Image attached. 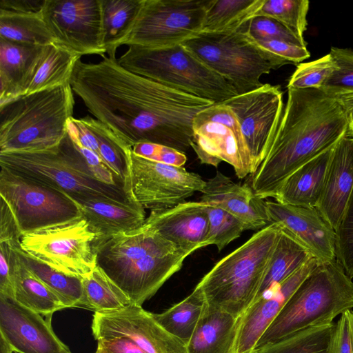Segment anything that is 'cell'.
I'll use <instances>...</instances> for the list:
<instances>
[{
    "mask_svg": "<svg viewBox=\"0 0 353 353\" xmlns=\"http://www.w3.org/2000/svg\"><path fill=\"white\" fill-rule=\"evenodd\" d=\"M88 111L131 148L153 143L185 153L194 117L214 103L133 73L108 56L79 60L70 79Z\"/></svg>",
    "mask_w": 353,
    "mask_h": 353,
    "instance_id": "cell-1",
    "label": "cell"
},
{
    "mask_svg": "<svg viewBox=\"0 0 353 353\" xmlns=\"http://www.w3.org/2000/svg\"><path fill=\"white\" fill-rule=\"evenodd\" d=\"M345 112L334 96L319 89H288L277 130L251 187L265 199L295 170L334 147L348 130Z\"/></svg>",
    "mask_w": 353,
    "mask_h": 353,
    "instance_id": "cell-2",
    "label": "cell"
},
{
    "mask_svg": "<svg viewBox=\"0 0 353 353\" xmlns=\"http://www.w3.org/2000/svg\"><path fill=\"white\" fill-rule=\"evenodd\" d=\"M190 254L177 248L148 223L97 244V263L128 296L142 306L182 267Z\"/></svg>",
    "mask_w": 353,
    "mask_h": 353,
    "instance_id": "cell-3",
    "label": "cell"
},
{
    "mask_svg": "<svg viewBox=\"0 0 353 353\" xmlns=\"http://www.w3.org/2000/svg\"><path fill=\"white\" fill-rule=\"evenodd\" d=\"M73 93L67 83L0 107V153L42 152L59 146L73 117Z\"/></svg>",
    "mask_w": 353,
    "mask_h": 353,
    "instance_id": "cell-4",
    "label": "cell"
},
{
    "mask_svg": "<svg viewBox=\"0 0 353 353\" xmlns=\"http://www.w3.org/2000/svg\"><path fill=\"white\" fill-rule=\"evenodd\" d=\"M352 307V279L336 259L321 262L286 302L255 351L307 328L330 323Z\"/></svg>",
    "mask_w": 353,
    "mask_h": 353,
    "instance_id": "cell-5",
    "label": "cell"
},
{
    "mask_svg": "<svg viewBox=\"0 0 353 353\" xmlns=\"http://www.w3.org/2000/svg\"><path fill=\"white\" fill-rule=\"evenodd\" d=\"M281 232L272 223L219 261L196 285L206 302L241 316L255 299Z\"/></svg>",
    "mask_w": 353,
    "mask_h": 353,
    "instance_id": "cell-6",
    "label": "cell"
},
{
    "mask_svg": "<svg viewBox=\"0 0 353 353\" xmlns=\"http://www.w3.org/2000/svg\"><path fill=\"white\" fill-rule=\"evenodd\" d=\"M0 166L63 192L76 203L99 198L137 202L124 187L103 183L92 175L68 132L53 150L0 153Z\"/></svg>",
    "mask_w": 353,
    "mask_h": 353,
    "instance_id": "cell-7",
    "label": "cell"
},
{
    "mask_svg": "<svg viewBox=\"0 0 353 353\" xmlns=\"http://www.w3.org/2000/svg\"><path fill=\"white\" fill-rule=\"evenodd\" d=\"M117 61L133 73L214 103L237 95L225 79L182 44L157 48L130 46Z\"/></svg>",
    "mask_w": 353,
    "mask_h": 353,
    "instance_id": "cell-8",
    "label": "cell"
},
{
    "mask_svg": "<svg viewBox=\"0 0 353 353\" xmlns=\"http://www.w3.org/2000/svg\"><path fill=\"white\" fill-rule=\"evenodd\" d=\"M242 94L262 86L260 79L289 63L259 46L246 32H201L181 43Z\"/></svg>",
    "mask_w": 353,
    "mask_h": 353,
    "instance_id": "cell-9",
    "label": "cell"
},
{
    "mask_svg": "<svg viewBox=\"0 0 353 353\" xmlns=\"http://www.w3.org/2000/svg\"><path fill=\"white\" fill-rule=\"evenodd\" d=\"M99 239L81 215L23 234L20 246L26 254L53 269L83 278L97 265Z\"/></svg>",
    "mask_w": 353,
    "mask_h": 353,
    "instance_id": "cell-10",
    "label": "cell"
},
{
    "mask_svg": "<svg viewBox=\"0 0 353 353\" xmlns=\"http://www.w3.org/2000/svg\"><path fill=\"white\" fill-rule=\"evenodd\" d=\"M0 196L22 234L81 216L78 205L65 193L2 166Z\"/></svg>",
    "mask_w": 353,
    "mask_h": 353,
    "instance_id": "cell-11",
    "label": "cell"
},
{
    "mask_svg": "<svg viewBox=\"0 0 353 353\" xmlns=\"http://www.w3.org/2000/svg\"><path fill=\"white\" fill-rule=\"evenodd\" d=\"M211 0H144L136 23L123 45L165 48L202 30Z\"/></svg>",
    "mask_w": 353,
    "mask_h": 353,
    "instance_id": "cell-12",
    "label": "cell"
},
{
    "mask_svg": "<svg viewBox=\"0 0 353 353\" xmlns=\"http://www.w3.org/2000/svg\"><path fill=\"white\" fill-rule=\"evenodd\" d=\"M206 181L184 167L170 165L141 157L131 150L128 159L126 190L144 209L159 211L172 208L203 192Z\"/></svg>",
    "mask_w": 353,
    "mask_h": 353,
    "instance_id": "cell-13",
    "label": "cell"
},
{
    "mask_svg": "<svg viewBox=\"0 0 353 353\" xmlns=\"http://www.w3.org/2000/svg\"><path fill=\"white\" fill-rule=\"evenodd\" d=\"M190 146L201 163L216 168L226 162L239 179L254 174L238 121L223 102L214 103L194 117Z\"/></svg>",
    "mask_w": 353,
    "mask_h": 353,
    "instance_id": "cell-14",
    "label": "cell"
},
{
    "mask_svg": "<svg viewBox=\"0 0 353 353\" xmlns=\"http://www.w3.org/2000/svg\"><path fill=\"white\" fill-rule=\"evenodd\" d=\"M43 19L55 44L79 56H105L101 0H46Z\"/></svg>",
    "mask_w": 353,
    "mask_h": 353,
    "instance_id": "cell-15",
    "label": "cell"
},
{
    "mask_svg": "<svg viewBox=\"0 0 353 353\" xmlns=\"http://www.w3.org/2000/svg\"><path fill=\"white\" fill-rule=\"evenodd\" d=\"M223 103L238 121L254 173L265 158L281 119L283 92L279 85L266 83Z\"/></svg>",
    "mask_w": 353,
    "mask_h": 353,
    "instance_id": "cell-16",
    "label": "cell"
},
{
    "mask_svg": "<svg viewBox=\"0 0 353 353\" xmlns=\"http://www.w3.org/2000/svg\"><path fill=\"white\" fill-rule=\"evenodd\" d=\"M91 329L95 339L122 336L146 353H187L186 345L164 330L152 313L132 303L118 310L94 312Z\"/></svg>",
    "mask_w": 353,
    "mask_h": 353,
    "instance_id": "cell-17",
    "label": "cell"
},
{
    "mask_svg": "<svg viewBox=\"0 0 353 353\" xmlns=\"http://www.w3.org/2000/svg\"><path fill=\"white\" fill-rule=\"evenodd\" d=\"M0 336L15 353H72L54 332L51 319L1 295Z\"/></svg>",
    "mask_w": 353,
    "mask_h": 353,
    "instance_id": "cell-18",
    "label": "cell"
},
{
    "mask_svg": "<svg viewBox=\"0 0 353 353\" xmlns=\"http://www.w3.org/2000/svg\"><path fill=\"white\" fill-rule=\"evenodd\" d=\"M315 257L254 301L239 318L232 353H254L256 346L294 291L321 263Z\"/></svg>",
    "mask_w": 353,
    "mask_h": 353,
    "instance_id": "cell-19",
    "label": "cell"
},
{
    "mask_svg": "<svg viewBox=\"0 0 353 353\" xmlns=\"http://www.w3.org/2000/svg\"><path fill=\"white\" fill-rule=\"evenodd\" d=\"M271 223L288 231L321 262L336 259L335 230L316 208L266 201Z\"/></svg>",
    "mask_w": 353,
    "mask_h": 353,
    "instance_id": "cell-20",
    "label": "cell"
},
{
    "mask_svg": "<svg viewBox=\"0 0 353 353\" xmlns=\"http://www.w3.org/2000/svg\"><path fill=\"white\" fill-rule=\"evenodd\" d=\"M145 222L177 248L190 253L208 246V205L185 201L163 210L151 211Z\"/></svg>",
    "mask_w": 353,
    "mask_h": 353,
    "instance_id": "cell-21",
    "label": "cell"
},
{
    "mask_svg": "<svg viewBox=\"0 0 353 353\" xmlns=\"http://www.w3.org/2000/svg\"><path fill=\"white\" fill-rule=\"evenodd\" d=\"M200 201L232 214L241 221L245 230H261L272 223L266 201L248 184L234 183L219 171L206 181Z\"/></svg>",
    "mask_w": 353,
    "mask_h": 353,
    "instance_id": "cell-22",
    "label": "cell"
},
{
    "mask_svg": "<svg viewBox=\"0 0 353 353\" xmlns=\"http://www.w3.org/2000/svg\"><path fill=\"white\" fill-rule=\"evenodd\" d=\"M353 189V134L347 132L336 143L325 176L316 207L335 230L344 213Z\"/></svg>",
    "mask_w": 353,
    "mask_h": 353,
    "instance_id": "cell-23",
    "label": "cell"
},
{
    "mask_svg": "<svg viewBox=\"0 0 353 353\" xmlns=\"http://www.w3.org/2000/svg\"><path fill=\"white\" fill-rule=\"evenodd\" d=\"M76 203L98 234V242L135 230L146 219L145 209L137 202L99 198Z\"/></svg>",
    "mask_w": 353,
    "mask_h": 353,
    "instance_id": "cell-24",
    "label": "cell"
},
{
    "mask_svg": "<svg viewBox=\"0 0 353 353\" xmlns=\"http://www.w3.org/2000/svg\"><path fill=\"white\" fill-rule=\"evenodd\" d=\"M81 56L55 44L42 46L28 72L22 96L70 83Z\"/></svg>",
    "mask_w": 353,
    "mask_h": 353,
    "instance_id": "cell-25",
    "label": "cell"
},
{
    "mask_svg": "<svg viewBox=\"0 0 353 353\" xmlns=\"http://www.w3.org/2000/svg\"><path fill=\"white\" fill-rule=\"evenodd\" d=\"M238 320L205 301L200 319L186 345L187 353H232Z\"/></svg>",
    "mask_w": 353,
    "mask_h": 353,
    "instance_id": "cell-26",
    "label": "cell"
},
{
    "mask_svg": "<svg viewBox=\"0 0 353 353\" xmlns=\"http://www.w3.org/2000/svg\"><path fill=\"white\" fill-rule=\"evenodd\" d=\"M334 147L312 159L290 174L277 191L274 196L276 201L316 208Z\"/></svg>",
    "mask_w": 353,
    "mask_h": 353,
    "instance_id": "cell-27",
    "label": "cell"
},
{
    "mask_svg": "<svg viewBox=\"0 0 353 353\" xmlns=\"http://www.w3.org/2000/svg\"><path fill=\"white\" fill-rule=\"evenodd\" d=\"M41 47L0 39V107L21 97L28 72Z\"/></svg>",
    "mask_w": 353,
    "mask_h": 353,
    "instance_id": "cell-28",
    "label": "cell"
},
{
    "mask_svg": "<svg viewBox=\"0 0 353 353\" xmlns=\"http://www.w3.org/2000/svg\"><path fill=\"white\" fill-rule=\"evenodd\" d=\"M13 250L14 299L46 319L66 308L59 297L40 281L21 259L16 248Z\"/></svg>",
    "mask_w": 353,
    "mask_h": 353,
    "instance_id": "cell-29",
    "label": "cell"
},
{
    "mask_svg": "<svg viewBox=\"0 0 353 353\" xmlns=\"http://www.w3.org/2000/svg\"><path fill=\"white\" fill-rule=\"evenodd\" d=\"M313 257L294 236L281 228V235L254 301L285 281Z\"/></svg>",
    "mask_w": 353,
    "mask_h": 353,
    "instance_id": "cell-30",
    "label": "cell"
},
{
    "mask_svg": "<svg viewBox=\"0 0 353 353\" xmlns=\"http://www.w3.org/2000/svg\"><path fill=\"white\" fill-rule=\"evenodd\" d=\"M103 46L108 57L116 59L119 46L130 34L144 0H101Z\"/></svg>",
    "mask_w": 353,
    "mask_h": 353,
    "instance_id": "cell-31",
    "label": "cell"
},
{
    "mask_svg": "<svg viewBox=\"0 0 353 353\" xmlns=\"http://www.w3.org/2000/svg\"><path fill=\"white\" fill-rule=\"evenodd\" d=\"M83 296L79 307L104 312L122 309L131 301L99 266L82 278Z\"/></svg>",
    "mask_w": 353,
    "mask_h": 353,
    "instance_id": "cell-32",
    "label": "cell"
},
{
    "mask_svg": "<svg viewBox=\"0 0 353 353\" xmlns=\"http://www.w3.org/2000/svg\"><path fill=\"white\" fill-rule=\"evenodd\" d=\"M265 0H211L201 32L234 31L246 24Z\"/></svg>",
    "mask_w": 353,
    "mask_h": 353,
    "instance_id": "cell-33",
    "label": "cell"
},
{
    "mask_svg": "<svg viewBox=\"0 0 353 353\" xmlns=\"http://www.w3.org/2000/svg\"><path fill=\"white\" fill-rule=\"evenodd\" d=\"M205 303L203 292L196 286L181 301L162 313H152V315L164 330L186 345L200 319Z\"/></svg>",
    "mask_w": 353,
    "mask_h": 353,
    "instance_id": "cell-34",
    "label": "cell"
},
{
    "mask_svg": "<svg viewBox=\"0 0 353 353\" xmlns=\"http://www.w3.org/2000/svg\"><path fill=\"white\" fill-rule=\"evenodd\" d=\"M79 119L92 134L94 141L93 152L124 181L125 188L128 159L132 148L97 119L90 116Z\"/></svg>",
    "mask_w": 353,
    "mask_h": 353,
    "instance_id": "cell-35",
    "label": "cell"
},
{
    "mask_svg": "<svg viewBox=\"0 0 353 353\" xmlns=\"http://www.w3.org/2000/svg\"><path fill=\"white\" fill-rule=\"evenodd\" d=\"M0 39L32 46L55 43L43 19L42 12L0 14Z\"/></svg>",
    "mask_w": 353,
    "mask_h": 353,
    "instance_id": "cell-36",
    "label": "cell"
},
{
    "mask_svg": "<svg viewBox=\"0 0 353 353\" xmlns=\"http://www.w3.org/2000/svg\"><path fill=\"white\" fill-rule=\"evenodd\" d=\"M16 249L28 268L59 297L66 308L79 307L83 296L82 278L53 269L26 254L21 247Z\"/></svg>",
    "mask_w": 353,
    "mask_h": 353,
    "instance_id": "cell-37",
    "label": "cell"
},
{
    "mask_svg": "<svg viewBox=\"0 0 353 353\" xmlns=\"http://www.w3.org/2000/svg\"><path fill=\"white\" fill-rule=\"evenodd\" d=\"M336 324L312 327L294 334L254 353H332Z\"/></svg>",
    "mask_w": 353,
    "mask_h": 353,
    "instance_id": "cell-38",
    "label": "cell"
},
{
    "mask_svg": "<svg viewBox=\"0 0 353 353\" xmlns=\"http://www.w3.org/2000/svg\"><path fill=\"white\" fill-rule=\"evenodd\" d=\"M310 7L307 0H265L255 16L272 18L305 40L307 14Z\"/></svg>",
    "mask_w": 353,
    "mask_h": 353,
    "instance_id": "cell-39",
    "label": "cell"
},
{
    "mask_svg": "<svg viewBox=\"0 0 353 353\" xmlns=\"http://www.w3.org/2000/svg\"><path fill=\"white\" fill-rule=\"evenodd\" d=\"M208 214L206 243L216 245L219 252L245 230L241 221L220 208L208 205Z\"/></svg>",
    "mask_w": 353,
    "mask_h": 353,
    "instance_id": "cell-40",
    "label": "cell"
},
{
    "mask_svg": "<svg viewBox=\"0 0 353 353\" xmlns=\"http://www.w3.org/2000/svg\"><path fill=\"white\" fill-rule=\"evenodd\" d=\"M335 69V61L330 53L314 61L299 63L289 79L287 88L321 90Z\"/></svg>",
    "mask_w": 353,
    "mask_h": 353,
    "instance_id": "cell-41",
    "label": "cell"
},
{
    "mask_svg": "<svg viewBox=\"0 0 353 353\" xmlns=\"http://www.w3.org/2000/svg\"><path fill=\"white\" fill-rule=\"evenodd\" d=\"M330 54L335 61L336 69L321 90L334 97L353 94V51L332 47Z\"/></svg>",
    "mask_w": 353,
    "mask_h": 353,
    "instance_id": "cell-42",
    "label": "cell"
},
{
    "mask_svg": "<svg viewBox=\"0 0 353 353\" xmlns=\"http://www.w3.org/2000/svg\"><path fill=\"white\" fill-rule=\"evenodd\" d=\"M336 235V259L343 266L346 274L353 278V189Z\"/></svg>",
    "mask_w": 353,
    "mask_h": 353,
    "instance_id": "cell-43",
    "label": "cell"
},
{
    "mask_svg": "<svg viewBox=\"0 0 353 353\" xmlns=\"http://www.w3.org/2000/svg\"><path fill=\"white\" fill-rule=\"evenodd\" d=\"M245 31L254 41L282 40L305 46L307 43L276 20L263 16H255L245 24Z\"/></svg>",
    "mask_w": 353,
    "mask_h": 353,
    "instance_id": "cell-44",
    "label": "cell"
},
{
    "mask_svg": "<svg viewBox=\"0 0 353 353\" xmlns=\"http://www.w3.org/2000/svg\"><path fill=\"white\" fill-rule=\"evenodd\" d=\"M132 151L146 159L173 166L183 167L187 161L185 153L158 143H137L132 147Z\"/></svg>",
    "mask_w": 353,
    "mask_h": 353,
    "instance_id": "cell-45",
    "label": "cell"
},
{
    "mask_svg": "<svg viewBox=\"0 0 353 353\" xmlns=\"http://www.w3.org/2000/svg\"><path fill=\"white\" fill-rule=\"evenodd\" d=\"M254 41L265 50L287 61L289 64H297L310 57L305 46L276 39Z\"/></svg>",
    "mask_w": 353,
    "mask_h": 353,
    "instance_id": "cell-46",
    "label": "cell"
},
{
    "mask_svg": "<svg viewBox=\"0 0 353 353\" xmlns=\"http://www.w3.org/2000/svg\"><path fill=\"white\" fill-rule=\"evenodd\" d=\"M332 353H353V311L341 314L336 324Z\"/></svg>",
    "mask_w": 353,
    "mask_h": 353,
    "instance_id": "cell-47",
    "label": "cell"
},
{
    "mask_svg": "<svg viewBox=\"0 0 353 353\" xmlns=\"http://www.w3.org/2000/svg\"><path fill=\"white\" fill-rule=\"evenodd\" d=\"M0 212V243H6L10 247H21L22 234L10 208L1 198Z\"/></svg>",
    "mask_w": 353,
    "mask_h": 353,
    "instance_id": "cell-48",
    "label": "cell"
},
{
    "mask_svg": "<svg viewBox=\"0 0 353 353\" xmlns=\"http://www.w3.org/2000/svg\"><path fill=\"white\" fill-rule=\"evenodd\" d=\"M13 250L6 243H0V295L14 298Z\"/></svg>",
    "mask_w": 353,
    "mask_h": 353,
    "instance_id": "cell-49",
    "label": "cell"
},
{
    "mask_svg": "<svg viewBox=\"0 0 353 353\" xmlns=\"http://www.w3.org/2000/svg\"><path fill=\"white\" fill-rule=\"evenodd\" d=\"M96 340L95 353H146L132 341L122 336H103Z\"/></svg>",
    "mask_w": 353,
    "mask_h": 353,
    "instance_id": "cell-50",
    "label": "cell"
},
{
    "mask_svg": "<svg viewBox=\"0 0 353 353\" xmlns=\"http://www.w3.org/2000/svg\"><path fill=\"white\" fill-rule=\"evenodd\" d=\"M45 1L46 0H1L0 14L41 12Z\"/></svg>",
    "mask_w": 353,
    "mask_h": 353,
    "instance_id": "cell-51",
    "label": "cell"
},
{
    "mask_svg": "<svg viewBox=\"0 0 353 353\" xmlns=\"http://www.w3.org/2000/svg\"><path fill=\"white\" fill-rule=\"evenodd\" d=\"M343 108L348 125L353 123V94H347L335 97Z\"/></svg>",
    "mask_w": 353,
    "mask_h": 353,
    "instance_id": "cell-52",
    "label": "cell"
},
{
    "mask_svg": "<svg viewBox=\"0 0 353 353\" xmlns=\"http://www.w3.org/2000/svg\"><path fill=\"white\" fill-rule=\"evenodd\" d=\"M13 352L10 345L0 336V353H12Z\"/></svg>",
    "mask_w": 353,
    "mask_h": 353,
    "instance_id": "cell-53",
    "label": "cell"
},
{
    "mask_svg": "<svg viewBox=\"0 0 353 353\" xmlns=\"http://www.w3.org/2000/svg\"><path fill=\"white\" fill-rule=\"evenodd\" d=\"M348 127L350 132L353 134V123L349 124Z\"/></svg>",
    "mask_w": 353,
    "mask_h": 353,
    "instance_id": "cell-54",
    "label": "cell"
}]
</instances>
